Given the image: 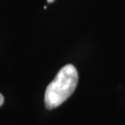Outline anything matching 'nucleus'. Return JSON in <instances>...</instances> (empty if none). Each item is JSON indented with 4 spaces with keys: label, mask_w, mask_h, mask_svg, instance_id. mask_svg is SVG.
<instances>
[{
    "label": "nucleus",
    "mask_w": 125,
    "mask_h": 125,
    "mask_svg": "<svg viewBox=\"0 0 125 125\" xmlns=\"http://www.w3.org/2000/svg\"><path fill=\"white\" fill-rule=\"evenodd\" d=\"M54 1H55V0H47V3H52Z\"/></svg>",
    "instance_id": "7ed1b4c3"
},
{
    "label": "nucleus",
    "mask_w": 125,
    "mask_h": 125,
    "mask_svg": "<svg viewBox=\"0 0 125 125\" xmlns=\"http://www.w3.org/2000/svg\"><path fill=\"white\" fill-rule=\"evenodd\" d=\"M79 76L76 68L68 64L58 72L45 93V105L47 109L58 107L67 100L78 84Z\"/></svg>",
    "instance_id": "f257e3e1"
},
{
    "label": "nucleus",
    "mask_w": 125,
    "mask_h": 125,
    "mask_svg": "<svg viewBox=\"0 0 125 125\" xmlns=\"http://www.w3.org/2000/svg\"><path fill=\"white\" fill-rule=\"evenodd\" d=\"M3 103H4V96L0 94V106H2Z\"/></svg>",
    "instance_id": "f03ea898"
}]
</instances>
